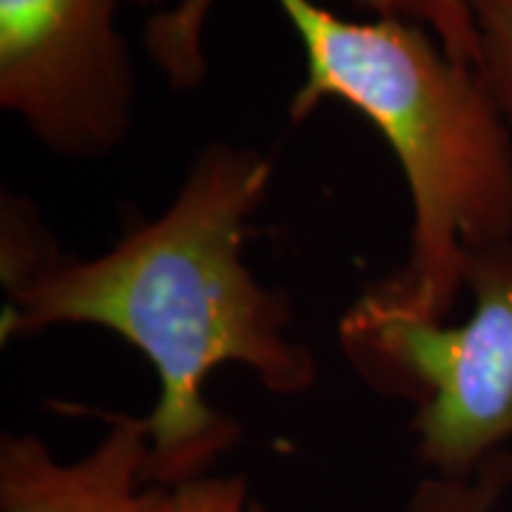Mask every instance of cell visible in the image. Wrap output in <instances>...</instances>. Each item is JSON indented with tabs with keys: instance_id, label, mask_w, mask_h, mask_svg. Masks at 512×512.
Instances as JSON below:
<instances>
[{
	"instance_id": "obj_1",
	"label": "cell",
	"mask_w": 512,
	"mask_h": 512,
	"mask_svg": "<svg viewBox=\"0 0 512 512\" xmlns=\"http://www.w3.org/2000/svg\"><path fill=\"white\" fill-rule=\"evenodd\" d=\"M271 177L268 154L208 143L163 214L92 259L60 254L35 205L3 194V345L89 325L140 350L160 379V396L143 416L151 487L208 476L242 439L239 421L205 399L214 370L248 367L282 399L311 393L319 379L316 353L291 333V302L245 262V239Z\"/></svg>"
},
{
	"instance_id": "obj_2",
	"label": "cell",
	"mask_w": 512,
	"mask_h": 512,
	"mask_svg": "<svg viewBox=\"0 0 512 512\" xmlns=\"http://www.w3.org/2000/svg\"><path fill=\"white\" fill-rule=\"evenodd\" d=\"M217 0H177L146 20L148 55L174 92L202 86V32ZM305 52L291 123L336 100L382 134L413 205L410 259L379 282L402 308L447 322L467 259L512 242V134L481 74L433 32L396 18L350 20L316 0H274Z\"/></svg>"
},
{
	"instance_id": "obj_3",
	"label": "cell",
	"mask_w": 512,
	"mask_h": 512,
	"mask_svg": "<svg viewBox=\"0 0 512 512\" xmlns=\"http://www.w3.org/2000/svg\"><path fill=\"white\" fill-rule=\"evenodd\" d=\"M473 311L453 325L416 316L373 285L339 322L350 367L373 393L416 407L427 476L470 478L512 444V242L467 259Z\"/></svg>"
},
{
	"instance_id": "obj_4",
	"label": "cell",
	"mask_w": 512,
	"mask_h": 512,
	"mask_svg": "<svg viewBox=\"0 0 512 512\" xmlns=\"http://www.w3.org/2000/svg\"><path fill=\"white\" fill-rule=\"evenodd\" d=\"M120 0H0V106L63 160L126 146L137 109Z\"/></svg>"
},
{
	"instance_id": "obj_5",
	"label": "cell",
	"mask_w": 512,
	"mask_h": 512,
	"mask_svg": "<svg viewBox=\"0 0 512 512\" xmlns=\"http://www.w3.org/2000/svg\"><path fill=\"white\" fill-rule=\"evenodd\" d=\"M89 413L109 424L106 436L72 461L35 433L0 436V512H163L165 487L146 478L143 416Z\"/></svg>"
},
{
	"instance_id": "obj_6",
	"label": "cell",
	"mask_w": 512,
	"mask_h": 512,
	"mask_svg": "<svg viewBox=\"0 0 512 512\" xmlns=\"http://www.w3.org/2000/svg\"><path fill=\"white\" fill-rule=\"evenodd\" d=\"M512 490V456L498 453L476 476H424L413 487L404 512H501Z\"/></svg>"
},
{
	"instance_id": "obj_7",
	"label": "cell",
	"mask_w": 512,
	"mask_h": 512,
	"mask_svg": "<svg viewBox=\"0 0 512 512\" xmlns=\"http://www.w3.org/2000/svg\"><path fill=\"white\" fill-rule=\"evenodd\" d=\"M350 9L370 12L376 18H396L424 26L444 46V52L473 66L478 63V40L467 0H336Z\"/></svg>"
},
{
	"instance_id": "obj_8",
	"label": "cell",
	"mask_w": 512,
	"mask_h": 512,
	"mask_svg": "<svg viewBox=\"0 0 512 512\" xmlns=\"http://www.w3.org/2000/svg\"><path fill=\"white\" fill-rule=\"evenodd\" d=\"M478 40L476 72L512 134V0H467Z\"/></svg>"
},
{
	"instance_id": "obj_9",
	"label": "cell",
	"mask_w": 512,
	"mask_h": 512,
	"mask_svg": "<svg viewBox=\"0 0 512 512\" xmlns=\"http://www.w3.org/2000/svg\"><path fill=\"white\" fill-rule=\"evenodd\" d=\"M163 512H268L251 501L248 481L242 476H208L168 487Z\"/></svg>"
},
{
	"instance_id": "obj_10",
	"label": "cell",
	"mask_w": 512,
	"mask_h": 512,
	"mask_svg": "<svg viewBox=\"0 0 512 512\" xmlns=\"http://www.w3.org/2000/svg\"><path fill=\"white\" fill-rule=\"evenodd\" d=\"M131 6H140V9H154V12H160V9H165V3L168 0H128Z\"/></svg>"
}]
</instances>
